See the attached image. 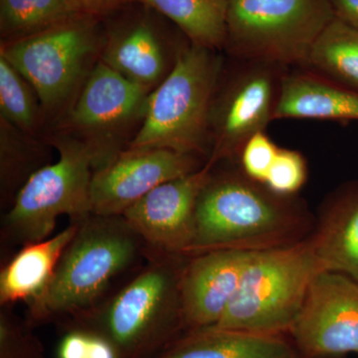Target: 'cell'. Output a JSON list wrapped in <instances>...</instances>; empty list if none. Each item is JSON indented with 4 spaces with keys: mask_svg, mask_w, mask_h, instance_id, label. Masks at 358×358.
Masks as SVG:
<instances>
[{
    "mask_svg": "<svg viewBox=\"0 0 358 358\" xmlns=\"http://www.w3.org/2000/svg\"><path fill=\"white\" fill-rule=\"evenodd\" d=\"M315 219L296 195L278 194L240 167L216 171L200 192L188 256L282 248L312 235Z\"/></svg>",
    "mask_w": 358,
    "mask_h": 358,
    "instance_id": "1",
    "label": "cell"
},
{
    "mask_svg": "<svg viewBox=\"0 0 358 358\" xmlns=\"http://www.w3.org/2000/svg\"><path fill=\"white\" fill-rule=\"evenodd\" d=\"M188 258L148 250L129 281L66 327L107 339L119 358L154 357L185 333L180 282Z\"/></svg>",
    "mask_w": 358,
    "mask_h": 358,
    "instance_id": "2",
    "label": "cell"
},
{
    "mask_svg": "<svg viewBox=\"0 0 358 358\" xmlns=\"http://www.w3.org/2000/svg\"><path fill=\"white\" fill-rule=\"evenodd\" d=\"M77 222L39 310L27 320L33 327L96 307L110 294L115 280L147 259L150 248L122 215L92 213Z\"/></svg>",
    "mask_w": 358,
    "mask_h": 358,
    "instance_id": "3",
    "label": "cell"
},
{
    "mask_svg": "<svg viewBox=\"0 0 358 358\" xmlns=\"http://www.w3.org/2000/svg\"><path fill=\"white\" fill-rule=\"evenodd\" d=\"M224 70L219 50L192 43L148 96L143 126L128 148H166L208 160L210 114Z\"/></svg>",
    "mask_w": 358,
    "mask_h": 358,
    "instance_id": "4",
    "label": "cell"
},
{
    "mask_svg": "<svg viewBox=\"0 0 358 358\" xmlns=\"http://www.w3.org/2000/svg\"><path fill=\"white\" fill-rule=\"evenodd\" d=\"M322 271L310 237L251 253L236 294L214 327L268 336L289 333Z\"/></svg>",
    "mask_w": 358,
    "mask_h": 358,
    "instance_id": "5",
    "label": "cell"
},
{
    "mask_svg": "<svg viewBox=\"0 0 358 358\" xmlns=\"http://www.w3.org/2000/svg\"><path fill=\"white\" fill-rule=\"evenodd\" d=\"M46 140L59 159L33 174L3 214L1 242L9 246L51 237L59 216L77 222L92 214L94 169L88 147L64 131Z\"/></svg>",
    "mask_w": 358,
    "mask_h": 358,
    "instance_id": "6",
    "label": "cell"
},
{
    "mask_svg": "<svg viewBox=\"0 0 358 358\" xmlns=\"http://www.w3.org/2000/svg\"><path fill=\"white\" fill-rule=\"evenodd\" d=\"M224 48L240 60L306 67L313 44L336 18L331 0H227Z\"/></svg>",
    "mask_w": 358,
    "mask_h": 358,
    "instance_id": "7",
    "label": "cell"
},
{
    "mask_svg": "<svg viewBox=\"0 0 358 358\" xmlns=\"http://www.w3.org/2000/svg\"><path fill=\"white\" fill-rule=\"evenodd\" d=\"M105 43L102 18L81 15L28 38L1 44L6 59L36 92L44 114L70 109Z\"/></svg>",
    "mask_w": 358,
    "mask_h": 358,
    "instance_id": "8",
    "label": "cell"
},
{
    "mask_svg": "<svg viewBox=\"0 0 358 358\" xmlns=\"http://www.w3.org/2000/svg\"><path fill=\"white\" fill-rule=\"evenodd\" d=\"M152 90L99 60L72 103L63 128L88 147L94 173L114 162L138 133Z\"/></svg>",
    "mask_w": 358,
    "mask_h": 358,
    "instance_id": "9",
    "label": "cell"
},
{
    "mask_svg": "<svg viewBox=\"0 0 358 358\" xmlns=\"http://www.w3.org/2000/svg\"><path fill=\"white\" fill-rule=\"evenodd\" d=\"M232 74H224L210 114L211 155L208 160L238 162L247 141L265 131L274 120L287 68L240 60Z\"/></svg>",
    "mask_w": 358,
    "mask_h": 358,
    "instance_id": "10",
    "label": "cell"
},
{
    "mask_svg": "<svg viewBox=\"0 0 358 358\" xmlns=\"http://www.w3.org/2000/svg\"><path fill=\"white\" fill-rule=\"evenodd\" d=\"M162 17L138 2L103 18L105 43L100 60L129 81L154 91L189 43L174 40Z\"/></svg>",
    "mask_w": 358,
    "mask_h": 358,
    "instance_id": "11",
    "label": "cell"
},
{
    "mask_svg": "<svg viewBox=\"0 0 358 358\" xmlns=\"http://www.w3.org/2000/svg\"><path fill=\"white\" fill-rule=\"evenodd\" d=\"M289 334L303 358L358 353V281L341 273L320 272Z\"/></svg>",
    "mask_w": 358,
    "mask_h": 358,
    "instance_id": "12",
    "label": "cell"
},
{
    "mask_svg": "<svg viewBox=\"0 0 358 358\" xmlns=\"http://www.w3.org/2000/svg\"><path fill=\"white\" fill-rule=\"evenodd\" d=\"M206 160L166 148H127L93 174L92 213L120 216L162 183L195 173Z\"/></svg>",
    "mask_w": 358,
    "mask_h": 358,
    "instance_id": "13",
    "label": "cell"
},
{
    "mask_svg": "<svg viewBox=\"0 0 358 358\" xmlns=\"http://www.w3.org/2000/svg\"><path fill=\"white\" fill-rule=\"evenodd\" d=\"M215 166L207 160L195 173L157 186L129 207L122 217L148 248L188 256L197 200Z\"/></svg>",
    "mask_w": 358,
    "mask_h": 358,
    "instance_id": "14",
    "label": "cell"
},
{
    "mask_svg": "<svg viewBox=\"0 0 358 358\" xmlns=\"http://www.w3.org/2000/svg\"><path fill=\"white\" fill-rule=\"evenodd\" d=\"M251 253L232 250L188 258L180 291L186 331L216 326L236 294Z\"/></svg>",
    "mask_w": 358,
    "mask_h": 358,
    "instance_id": "15",
    "label": "cell"
},
{
    "mask_svg": "<svg viewBox=\"0 0 358 358\" xmlns=\"http://www.w3.org/2000/svg\"><path fill=\"white\" fill-rule=\"evenodd\" d=\"M77 229L78 222L71 221L54 236L20 247L0 270V307L13 308L24 303L26 320L34 317L48 292L59 260Z\"/></svg>",
    "mask_w": 358,
    "mask_h": 358,
    "instance_id": "16",
    "label": "cell"
},
{
    "mask_svg": "<svg viewBox=\"0 0 358 358\" xmlns=\"http://www.w3.org/2000/svg\"><path fill=\"white\" fill-rule=\"evenodd\" d=\"M310 239L324 271L358 281V181L324 201Z\"/></svg>",
    "mask_w": 358,
    "mask_h": 358,
    "instance_id": "17",
    "label": "cell"
},
{
    "mask_svg": "<svg viewBox=\"0 0 358 358\" xmlns=\"http://www.w3.org/2000/svg\"><path fill=\"white\" fill-rule=\"evenodd\" d=\"M358 121V92L307 68L289 69L282 78L274 120Z\"/></svg>",
    "mask_w": 358,
    "mask_h": 358,
    "instance_id": "18",
    "label": "cell"
},
{
    "mask_svg": "<svg viewBox=\"0 0 358 358\" xmlns=\"http://www.w3.org/2000/svg\"><path fill=\"white\" fill-rule=\"evenodd\" d=\"M152 358H303L282 336L205 327L186 331Z\"/></svg>",
    "mask_w": 358,
    "mask_h": 358,
    "instance_id": "19",
    "label": "cell"
},
{
    "mask_svg": "<svg viewBox=\"0 0 358 358\" xmlns=\"http://www.w3.org/2000/svg\"><path fill=\"white\" fill-rule=\"evenodd\" d=\"M48 141L20 131L0 119V192L7 209L33 174L51 164Z\"/></svg>",
    "mask_w": 358,
    "mask_h": 358,
    "instance_id": "20",
    "label": "cell"
},
{
    "mask_svg": "<svg viewBox=\"0 0 358 358\" xmlns=\"http://www.w3.org/2000/svg\"><path fill=\"white\" fill-rule=\"evenodd\" d=\"M173 22L190 43L220 50L226 42L227 0H143Z\"/></svg>",
    "mask_w": 358,
    "mask_h": 358,
    "instance_id": "21",
    "label": "cell"
},
{
    "mask_svg": "<svg viewBox=\"0 0 358 358\" xmlns=\"http://www.w3.org/2000/svg\"><path fill=\"white\" fill-rule=\"evenodd\" d=\"M303 68L358 92V30L334 18L313 44Z\"/></svg>",
    "mask_w": 358,
    "mask_h": 358,
    "instance_id": "22",
    "label": "cell"
},
{
    "mask_svg": "<svg viewBox=\"0 0 358 358\" xmlns=\"http://www.w3.org/2000/svg\"><path fill=\"white\" fill-rule=\"evenodd\" d=\"M81 15L71 0H0L1 44L34 36Z\"/></svg>",
    "mask_w": 358,
    "mask_h": 358,
    "instance_id": "23",
    "label": "cell"
},
{
    "mask_svg": "<svg viewBox=\"0 0 358 358\" xmlns=\"http://www.w3.org/2000/svg\"><path fill=\"white\" fill-rule=\"evenodd\" d=\"M44 115L31 85L0 56V119L23 133L37 136Z\"/></svg>",
    "mask_w": 358,
    "mask_h": 358,
    "instance_id": "24",
    "label": "cell"
},
{
    "mask_svg": "<svg viewBox=\"0 0 358 358\" xmlns=\"http://www.w3.org/2000/svg\"><path fill=\"white\" fill-rule=\"evenodd\" d=\"M27 320H21L13 308L0 310V358H45L43 343L33 333Z\"/></svg>",
    "mask_w": 358,
    "mask_h": 358,
    "instance_id": "25",
    "label": "cell"
},
{
    "mask_svg": "<svg viewBox=\"0 0 358 358\" xmlns=\"http://www.w3.org/2000/svg\"><path fill=\"white\" fill-rule=\"evenodd\" d=\"M308 164L300 152L279 148L264 185L278 194L296 195L306 185Z\"/></svg>",
    "mask_w": 358,
    "mask_h": 358,
    "instance_id": "26",
    "label": "cell"
},
{
    "mask_svg": "<svg viewBox=\"0 0 358 358\" xmlns=\"http://www.w3.org/2000/svg\"><path fill=\"white\" fill-rule=\"evenodd\" d=\"M57 358H119L114 346L93 331L67 327L61 339Z\"/></svg>",
    "mask_w": 358,
    "mask_h": 358,
    "instance_id": "27",
    "label": "cell"
},
{
    "mask_svg": "<svg viewBox=\"0 0 358 358\" xmlns=\"http://www.w3.org/2000/svg\"><path fill=\"white\" fill-rule=\"evenodd\" d=\"M279 147L265 134H256L244 145L237 164L245 176L257 182H265Z\"/></svg>",
    "mask_w": 358,
    "mask_h": 358,
    "instance_id": "28",
    "label": "cell"
},
{
    "mask_svg": "<svg viewBox=\"0 0 358 358\" xmlns=\"http://www.w3.org/2000/svg\"><path fill=\"white\" fill-rule=\"evenodd\" d=\"M78 10L84 15L105 18L110 14L143 0H71Z\"/></svg>",
    "mask_w": 358,
    "mask_h": 358,
    "instance_id": "29",
    "label": "cell"
},
{
    "mask_svg": "<svg viewBox=\"0 0 358 358\" xmlns=\"http://www.w3.org/2000/svg\"><path fill=\"white\" fill-rule=\"evenodd\" d=\"M331 1L336 17L358 30V0H331Z\"/></svg>",
    "mask_w": 358,
    "mask_h": 358,
    "instance_id": "30",
    "label": "cell"
}]
</instances>
